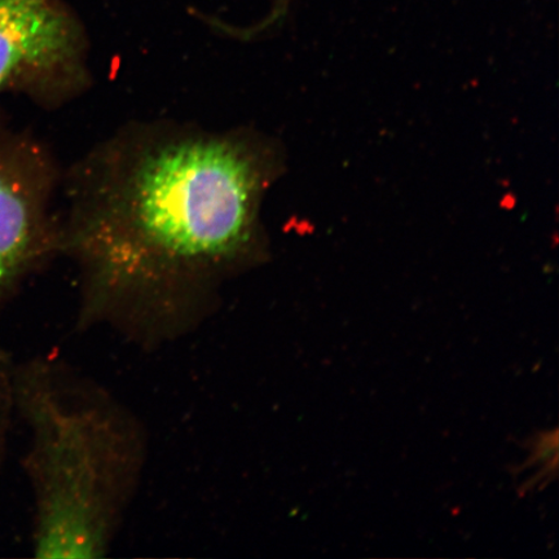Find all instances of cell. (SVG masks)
I'll return each instance as SVG.
<instances>
[{"label":"cell","mask_w":559,"mask_h":559,"mask_svg":"<svg viewBox=\"0 0 559 559\" xmlns=\"http://www.w3.org/2000/svg\"><path fill=\"white\" fill-rule=\"evenodd\" d=\"M13 395L29 430L24 469L34 496L35 557H107L148 463L142 418L56 356L16 366Z\"/></svg>","instance_id":"7a4b0ae2"},{"label":"cell","mask_w":559,"mask_h":559,"mask_svg":"<svg viewBox=\"0 0 559 559\" xmlns=\"http://www.w3.org/2000/svg\"><path fill=\"white\" fill-rule=\"evenodd\" d=\"M280 167L277 146L249 130L138 123L96 145L68 175L60 221L76 330L145 352L198 332L269 260L261 212Z\"/></svg>","instance_id":"6da1fadb"},{"label":"cell","mask_w":559,"mask_h":559,"mask_svg":"<svg viewBox=\"0 0 559 559\" xmlns=\"http://www.w3.org/2000/svg\"><path fill=\"white\" fill-rule=\"evenodd\" d=\"M530 451L528 457L524 461L521 469L516 472L536 469V475L531 481L527 492L534 489H542L555 480L558 472V429L542 431L533 439H530L526 445Z\"/></svg>","instance_id":"5b68a950"},{"label":"cell","mask_w":559,"mask_h":559,"mask_svg":"<svg viewBox=\"0 0 559 559\" xmlns=\"http://www.w3.org/2000/svg\"><path fill=\"white\" fill-rule=\"evenodd\" d=\"M58 169L31 136L0 131V295L60 254Z\"/></svg>","instance_id":"277c9868"},{"label":"cell","mask_w":559,"mask_h":559,"mask_svg":"<svg viewBox=\"0 0 559 559\" xmlns=\"http://www.w3.org/2000/svg\"><path fill=\"white\" fill-rule=\"evenodd\" d=\"M88 85L85 33L59 0H0V95L55 107Z\"/></svg>","instance_id":"3957f363"}]
</instances>
